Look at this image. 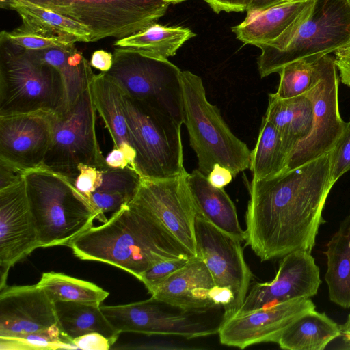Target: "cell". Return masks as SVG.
Masks as SVG:
<instances>
[{
	"instance_id": "6da1fadb",
	"label": "cell",
	"mask_w": 350,
	"mask_h": 350,
	"mask_svg": "<svg viewBox=\"0 0 350 350\" xmlns=\"http://www.w3.org/2000/svg\"><path fill=\"white\" fill-rule=\"evenodd\" d=\"M333 186L328 152L272 178L252 180L245 245L261 261L297 250L311 252Z\"/></svg>"
},
{
	"instance_id": "7a4b0ae2",
	"label": "cell",
	"mask_w": 350,
	"mask_h": 350,
	"mask_svg": "<svg viewBox=\"0 0 350 350\" xmlns=\"http://www.w3.org/2000/svg\"><path fill=\"white\" fill-rule=\"evenodd\" d=\"M69 247L81 260L113 265L139 280L161 260L194 257L159 221L131 202L103 224L76 237Z\"/></svg>"
},
{
	"instance_id": "3957f363",
	"label": "cell",
	"mask_w": 350,
	"mask_h": 350,
	"mask_svg": "<svg viewBox=\"0 0 350 350\" xmlns=\"http://www.w3.org/2000/svg\"><path fill=\"white\" fill-rule=\"evenodd\" d=\"M349 44L350 0H314L279 37L258 46V70L263 78L293 62L319 59Z\"/></svg>"
},
{
	"instance_id": "277c9868",
	"label": "cell",
	"mask_w": 350,
	"mask_h": 350,
	"mask_svg": "<svg viewBox=\"0 0 350 350\" xmlns=\"http://www.w3.org/2000/svg\"><path fill=\"white\" fill-rule=\"evenodd\" d=\"M40 247H69L96 214L69 177L44 165L23 173Z\"/></svg>"
},
{
	"instance_id": "5b68a950",
	"label": "cell",
	"mask_w": 350,
	"mask_h": 350,
	"mask_svg": "<svg viewBox=\"0 0 350 350\" xmlns=\"http://www.w3.org/2000/svg\"><path fill=\"white\" fill-rule=\"evenodd\" d=\"M180 83L183 123L198 158V170L207 176L219 164L235 177L249 169L251 151L231 131L217 106L207 100L201 77L184 70Z\"/></svg>"
},
{
	"instance_id": "8992f818",
	"label": "cell",
	"mask_w": 350,
	"mask_h": 350,
	"mask_svg": "<svg viewBox=\"0 0 350 350\" xmlns=\"http://www.w3.org/2000/svg\"><path fill=\"white\" fill-rule=\"evenodd\" d=\"M64 109L57 69L0 35V116Z\"/></svg>"
},
{
	"instance_id": "52a82bcc",
	"label": "cell",
	"mask_w": 350,
	"mask_h": 350,
	"mask_svg": "<svg viewBox=\"0 0 350 350\" xmlns=\"http://www.w3.org/2000/svg\"><path fill=\"white\" fill-rule=\"evenodd\" d=\"M122 106L135 149V170L145 179H163L187 171L182 124L148 103L123 94Z\"/></svg>"
},
{
	"instance_id": "ba28073f",
	"label": "cell",
	"mask_w": 350,
	"mask_h": 350,
	"mask_svg": "<svg viewBox=\"0 0 350 350\" xmlns=\"http://www.w3.org/2000/svg\"><path fill=\"white\" fill-rule=\"evenodd\" d=\"M182 70L167 59L117 47L105 72L127 96L144 101L183 124Z\"/></svg>"
},
{
	"instance_id": "9c48e42d",
	"label": "cell",
	"mask_w": 350,
	"mask_h": 350,
	"mask_svg": "<svg viewBox=\"0 0 350 350\" xmlns=\"http://www.w3.org/2000/svg\"><path fill=\"white\" fill-rule=\"evenodd\" d=\"M49 9L89 29L91 42L121 39L156 23L174 0H24Z\"/></svg>"
},
{
	"instance_id": "30bf717a",
	"label": "cell",
	"mask_w": 350,
	"mask_h": 350,
	"mask_svg": "<svg viewBox=\"0 0 350 350\" xmlns=\"http://www.w3.org/2000/svg\"><path fill=\"white\" fill-rule=\"evenodd\" d=\"M92 83L76 102L53 116V137L44 165L74 180L79 164L109 167L96 131Z\"/></svg>"
},
{
	"instance_id": "8fae6325",
	"label": "cell",
	"mask_w": 350,
	"mask_h": 350,
	"mask_svg": "<svg viewBox=\"0 0 350 350\" xmlns=\"http://www.w3.org/2000/svg\"><path fill=\"white\" fill-rule=\"evenodd\" d=\"M338 85L334 57L329 54L319 58L314 64L311 85L305 93L312 105L311 131L292 152L286 170L327 153L341 134L345 122L339 111Z\"/></svg>"
},
{
	"instance_id": "7c38bea8",
	"label": "cell",
	"mask_w": 350,
	"mask_h": 350,
	"mask_svg": "<svg viewBox=\"0 0 350 350\" xmlns=\"http://www.w3.org/2000/svg\"><path fill=\"white\" fill-rule=\"evenodd\" d=\"M188 174L163 179L142 178L130 202L159 221L197 256L195 221L198 210L188 186Z\"/></svg>"
},
{
	"instance_id": "4fadbf2b",
	"label": "cell",
	"mask_w": 350,
	"mask_h": 350,
	"mask_svg": "<svg viewBox=\"0 0 350 350\" xmlns=\"http://www.w3.org/2000/svg\"><path fill=\"white\" fill-rule=\"evenodd\" d=\"M195 232L197 256L207 266L215 285L228 287L233 293L232 316L240 309L252 278L241 242L198 214L195 221Z\"/></svg>"
},
{
	"instance_id": "5bb4252c",
	"label": "cell",
	"mask_w": 350,
	"mask_h": 350,
	"mask_svg": "<svg viewBox=\"0 0 350 350\" xmlns=\"http://www.w3.org/2000/svg\"><path fill=\"white\" fill-rule=\"evenodd\" d=\"M166 304L150 299L126 304L103 306L101 310L120 333L133 332L148 336H176L191 339L217 332L207 324L194 319L189 312H170Z\"/></svg>"
},
{
	"instance_id": "9a60e30c",
	"label": "cell",
	"mask_w": 350,
	"mask_h": 350,
	"mask_svg": "<svg viewBox=\"0 0 350 350\" xmlns=\"http://www.w3.org/2000/svg\"><path fill=\"white\" fill-rule=\"evenodd\" d=\"M40 247L23 176L0 188V290L10 268Z\"/></svg>"
},
{
	"instance_id": "2e32d148",
	"label": "cell",
	"mask_w": 350,
	"mask_h": 350,
	"mask_svg": "<svg viewBox=\"0 0 350 350\" xmlns=\"http://www.w3.org/2000/svg\"><path fill=\"white\" fill-rule=\"evenodd\" d=\"M313 310L315 305L310 298H297L231 316L218 327L219 341L241 349L262 342L278 344L291 324Z\"/></svg>"
},
{
	"instance_id": "e0dca14e",
	"label": "cell",
	"mask_w": 350,
	"mask_h": 350,
	"mask_svg": "<svg viewBox=\"0 0 350 350\" xmlns=\"http://www.w3.org/2000/svg\"><path fill=\"white\" fill-rule=\"evenodd\" d=\"M55 112L0 116V161L25 172L44 165Z\"/></svg>"
},
{
	"instance_id": "ac0fdd59",
	"label": "cell",
	"mask_w": 350,
	"mask_h": 350,
	"mask_svg": "<svg viewBox=\"0 0 350 350\" xmlns=\"http://www.w3.org/2000/svg\"><path fill=\"white\" fill-rule=\"evenodd\" d=\"M321 283L320 270L311 252H291L282 257L273 280L256 282L250 288L234 315L291 299L310 298L317 293Z\"/></svg>"
},
{
	"instance_id": "d6986e66",
	"label": "cell",
	"mask_w": 350,
	"mask_h": 350,
	"mask_svg": "<svg viewBox=\"0 0 350 350\" xmlns=\"http://www.w3.org/2000/svg\"><path fill=\"white\" fill-rule=\"evenodd\" d=\"M55 303L37 284L0 290V337L42 331L57 324Z\"/></svg>"
},
{
	"instance_id": "ffe728a7",
	"label": "cell",
	"mask_w": 350,
	"mask_h": 350,
	"mask_svg": "<svg viewBox=\"0 0 350 350\" xmlns=\"http://www.w3.org/2000/svg\"><path fill=\"white\" fill-rule=\"evenodd\" d=\"M214 285L212 275L203 260L194 256L149 293L182 312H200L215 306L209 299Z\"/></svg>"
},
{
	"instance_id": "44dd1931",
	"label": "cell",
	"mask_w": 350,
	"mask_h": 350,
	"mask_svg": "<svg viewBox=\"0 0 350 350\" xmlns=\"http://www.w3.org/2000/svg\"><path fill=\"white\" fill-rule=\"evenodd\" d=\"M314 0L280 1L269 6L247 10L245 18L232 27L237 38L257 47L279 37Z\"/></svg>"
},
{
	"instance_id": "7402d4cb",
	"label": "cell",
	"mask_w": 350,
	"mask_h": 350,
	"mask_svg": "<svg viewBox=\"0 0 350 350\" xmlns=\"http://www.w3.org/2000/svg\"><path fill=\"white\" fill-rule=\"evenodd\" d=\"M187 183L198 214L241 242L245 241V231L240 226L236 207L224 189L213 186L198 169L188 174Z\"/></svg>"
},
{
	"instance_id": "603a6c76",
	"label": "cell",
	"mask_w": 350,
	"mask_h": 350,
	"mask_svg": "<svg viewBox=\"0 0 350 350\" xmlns=\"http://www.w3.org/2000/svg\"><path fill=\"white\" fill-rule=\"evenodd\" d=\"M92 91L96 109L112 139L113 148L126 154L135 170L136 154L122 106L124 92L105 72L94 75Z\"/></svg>"
},
{
	"instance_id": "cb8c5ba5",
	"label": "cell",
	"mask_w": 350,
	"mask_h": 350,
	"mask_svg": "<svg viewBox=\"0 0 350 350\" xmlns=\"http://www.w3.org/2000/svg\"><path fill=\"white\" fill-rule=\"evenodd\" d=\"M312 114V103L305 94L287 99L279 98L273 93L269 94L264 117L278 131L288 160L296 146L310 133Z\"/></svg>"
},
{
	"instance_id": "d4e9b609",
	"label": "cell",
	"mask_w": 350,
	"mask_h": 350,
	"mask_svg": "<svg viewBox=\"0 0 350 350\" xmlns=\"http://www.w3.org/2000/svg\"><path fill=\"white\" fill-rule=\"evenodd\" d=\"M1 7L18 14L22 26L37 33L75 43L91 42V32L83 24L49 9L24 0H5Z\"/></svg>"
},
{
	"instance_id": "484cf974",
	"label": "cell",
	"mask_w": 350,
	"mask_h": 350,
	"mask_svg": "<svg viewBox=\"0 0 350 350\" xmlns=\"http://www.w3.org/2000/svg\"><path fill=\"white\" fill-rule=\"evenodd\" d=\"M29 51L59 72L64 89V111L70 108L92 83L95 75L92 67L75 44Z\"/></svg>"
},
{
	"instance_id": "4316f807",
	"label": "cell",
	"mask_w": 350,
	"mask_h": 350,
	"mask_svg": "<svg viewBox=\"0 0 350 350\" xmlns=\"http://www.w3.org/2000/svg\"><path fill=\"white\" fill-rule=\"evenodd\" d=\"M325 280L334 304L350 308V211L326 245Z\"/></svg>"
},
{
	"instance_id": "83f0119b",
	"label": "cell",
	"mask_w": 350,
	"mask_h": 350,
	"mask_svg": "<svg viewBox=\"0 0 350 350\" xmlns=\"http://www.w3.org/2000/svg\"><path fill=\"white\" fill-rule=\"evenodd\" d=\"M340 336L339 325L315 310L301 315L282 333L278 342L285 350H323Z\"/></svg>"
},
{
	"instance_id": "f1b7e54d",
	"label": "cell",
	"mask_w": 350,
	"mask_h": 350,
	"mask_svg": "<svg viewBox=\"0 0 350 350\" xmlns=\"http://www.w3.org/2000/svg\"><path fill=\"white\" fill-rule=\"evenodd\" d=\"M55 307L58 325L64 335L72 343V340L79 336L98 332L113 345L120 334L103 312L100 304L57 301L55 302Z\"/></svg>"
},
{
	"instance_id": "f546056e",
	"label": "cell",
	"mask_w": 350,
	"mask_h": 350,
	"mask_svg": "<svg viewBox=\"0 0 350 350\" xmlns=\"http://www.w3.org/2000/svg\"><path fill=\"white\" fill-rule=\"evenodd\" d=\"M142 179L131 167L103 169L102 183L90 198V204L96 214V219L104 223L107 221L105 213L116 212L130 203Z\"/></svg>"
},
{
	"instance_id": "4dcf8cb0",
	"label": "cell",
	"mask_w": 350,
	"mask_h": 350,
	"mask_svg": "<svg viewBox=\"0 0 350 350\" xmlns=\"http://www.w3.org/2000/svg\"><path fill=\"white\" fill-rule=\"evenodd\" d=\"M195 36L189 28L169 27L156 22L133 35L118 39L114 45L146 55L167 59L174 56L186 41Z\"/></svg>"
},
{
	"instance_id": "1f68e13d",
	"label": "cell",
	"mask_w": 350,
	"mask_h": 350,
	"mask_svg": "<svg viewBox=\"0 0 350 350\" xmlns=\"http://www.w3.org/2000/svg\"><path fill=\"white\" fill-rule=\"evenodd\" d=\"M288 154L277 129L262 118L256 144L250 153L252 180L272 178L286 169Z\"/></svg>"
},
{
	"instance_id": "d6a6232c",
	"label": "cell",
	"mask_w": 350,
	"mask_h": 350,
	"mask_svg": "<svg viewBox=\"0 0 350 350\" xmlns=\"http://www.w3.org/2000/svg\"><path fill=\"white\" fill-rule=\"evenodd\" d=\"M37 285L54 303L75 301L100 304L109 294L94 283L54 271L43 273Z\"/></svg>"
},
{
	"instance_id": "836d02e7",
	"label": "cell",
	"mask_w": 350,
	"mask_h": 350,
	"mask_svg": "<svg viewBox=\"0 0 350 350\" xmlns=\"http://www.w3.org/2000/svg\"><path fill=\"white\" fill-rule=\"evenodd\" d=\"M77 349L58 323L48 329L12 337H0L1 350Z\"/></svg>"
},
{
	"instance_id": "e575fe53",
	"label": "cell",
	"mask_w": 350,
	"mask_h": 350,
	"mask_svg": "<svg viewBox=\"0 0 350 350\" xmlns=\"http://www.w3.org/2000/svg\"><path fill=\"white\" fill-rule=\"evenodd\" d=\"M317 59H301L282 67L278 72L280 82L274 95L287 99L305 94L311 85L314 64Z\"/></svg>"
},
{
	"instance_id": "d590c367",
	"label": "cell",
	"mask_w": 350,
	"mask_h": 350,
	"mask_svg": "<svg viewBox=\"0 0 350 350\" xmlns=\"http://www.w3.org/2000/svg\"><path fill=\"white\" fill-rule=\"evenodd\" d=\"M10 42L26 50L39 51L75 44L67 40L45 36L30 31L22 25L11 31H2L0 33Z\"/></svg>"
},
{
	"instance_id": "8d00e7d4",
	"label": "cell",
	"mask_w": 350,
	"mask_h": 350,
	"mask_svg": "<svg viewBox=\"0 0 350 350\" xmlns=\"http://www.w3.org/2000/svg\"><path fill=\"white\" fill-rule=\"evenodd\" d=\"M329 180L334 185L346 172L350 170V119L345 122L341 134L328 152Z\"/></svg>"
},
{
	"instance_id": "74e56055",
	"label": "cell",
	"mask_w": 350,
	"mask_h": 350,
	"mask_svg": "<svg viewBox=\"0 0 350 350\" xmlns=\"http://www.w3.org/2000/svg\"><path fill=\"white\" fill-rule=\"evenodd\" d=\"M190 258H170L152 265L141 277V281L148 292L165 281L174 273L184 267Z\"/></svg>"
},
{
	"instance_id": "f35d334b",
	"label": "cell",
	"mask_w": 350,
	"mask_h": 350,
	"mask_svg": "<svg viewBox=\"0 0 350 350\" xmlns=\"http://www.w3.org/2000/svg\"><path fill=\"white\" fill-rule=\"evenodd\" d=\"M103 169L85 164H79L77 167L78 173L72 180L73 184L77 191L89 204L92 193L102 183Z\"/></svg>"
},
{
	"instance_id": "ab89813d",
	"label": "cell",
	"mask_w": 350,
	"mask_h": 350,
	"mask_svg": "<svg viewBox=\"0 0 350 350\" xmlns=\"http://www.w3.org/2000/svg\"><path fill=\"white\" fill-rule=\"evenodd\" d=\"M77 349L83 350H108L113 345L111 342L98 332H91L72 340Z\"/></svg>"
},
{
	"instance_id": "60d3db41",
	"label": "cell",
	"mask_w": 350,
	"mask_h": 350,
	"mask_svg": "<svg viewBox=\"0 0 350 350\" xmlns=\"http://www.w3.org/2000/svg\"><path fill=\"white\" fill-rule=\"evenodd\" d=\"M334 61L341 82L350 87V44L334 53Z\"/></svg>"
},
{
	"instance_id": "b9f144b4",
	"label": "cell",
	"mask_w": 350,
	"mask_h": 350,
	"mask_svg": "<svg viewBox=\"0 0 350 350\" xmlns=\"http://www.w3.org/2000/svg\"><path fill=\"white\" fill-rule=\"evenodd\" d=\"M216 13L247 10L251 0H204Z\"/></svg>"
},
{
	"instance_id": "7bdbcfd3",
	"label": "cell",
	"mask_w": 350,
	"mask_h": 350,
	"mask_svg": "<svg viewBox=\"0 0 350 350\" xmlns=\"http://www.w3.org/2000/svg\"><path fill=\"white\" fill-rule=\"evenodd\" d=\"M208 182L214 187L224 188L228 185L234 178L231 171L228 168L215 164L210 173L206 176Z\"/></svg>"
},
{
	"instance_id": "ee69618b",
	"label": "cell",
	"mask_w": 350,
	"mask_h": 350,
	"mask_svg": "<svg viewBox=\"0 0 350 350\" xmlns=\"http://www.w3.org/2000/svg\"><path fill=\"white\" fill-rule=\"evenodd\" d=\"M90 63L92 67L101 72H107L113 65V53L104 50L95 51L91 56Z\"/></svg>"
},
{
	"instance_id": "f6af8a7d",
	"label": "cell",
	"mask_w": 350,
	"mask_h": 350,
	"mask_svg": "<svg viewBox=\"0 0 350 350\" xmlns=\"http://www.w3.org/2000/svg\"><path fill=\"white\" fill-rule=\"evenodd\" d=\"M105 162L109 167L113 169H124L131 167V163L126 154L122 150L116 148H113L107 155Z\"/></svg>"
},
{
	"instance_id": "bcb514c9",
	"label": "cell",
	"mask_w": 350,
	"mask_h": 350,
	"mask_svg": "<svg viewBox=\"0 0 350 350\" xmlns=\"http://www.w3.org/2000/svg\"><path fill=\"white\" fill-rule=\"evenodd\" d=\"M340 329V336L346 346L347 349H350V314L348 315L346 321L339 325Z\"/></svg>"
},
{
	"instance_id": "7dc6e473",
	"label": "cell",
	"mask_w": 350,
	"mask_h": 350,
	"mask_svg": "<svg viewBox=\"0 0 350 350\" xmlns=\"http://www.w3.org/2000/svg\"><path fill=\"white\" fill-rule=\"evenodd\" d=\"M280 1L282 0H251L247 10L262 8Z\"/></svg>"
},
{
	"instance_id": "c3c4849f",
	"label": "cell",
	"mask_w": 350,
	"mask_h": 350,
	"mask_svg": "<svg viewBox=\"0 0 350 350\" xmlns=\"http://www.w3.org/2000/svg\"><path fill=\"white\" fill-rule=\"evenodd\" d=\"M283 1H308V0H283Z\"/></svg>"
},
{
	"instance_id": "681fc988",
	"label": "cell",
	"mask_w": 350,
	"mask_h": 350,
	"mask_svg": "<svg viewBox=\"0 0 350 350\" xmlns=\"http://www.w3.org/2000/svg\"><path fill=\"white\" fill-rule=\"evenodd\" d=\"M186 1V0H174V1H175V3H180V2H183V1Z\"/></svg>"
},
{
	"instance_id": "f907efd6",
	"label": "cell",
	"mask_w": 350,
	"mask_h": 350,
	"mask_svg": "<svg viewBox=\"0 0 350 350\" xmlns=\"http://www.w3.org/2000/svg\"><path fill=\"white\" fill-rule=\"evenodd\" d=\"M5 1V0H1V2H3V1Z\"/></svg>"
}]
</instances>
